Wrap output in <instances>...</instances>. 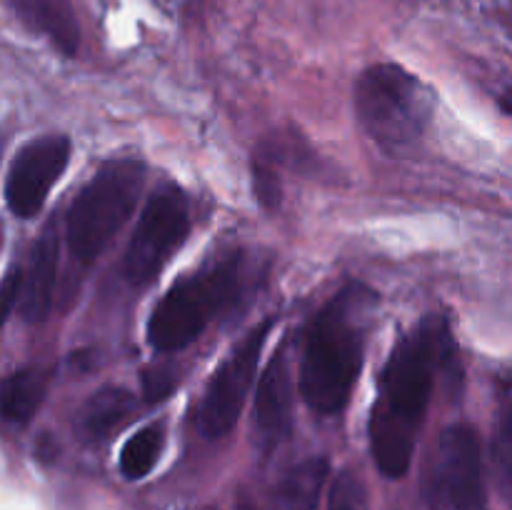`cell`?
I'll return each mask as SVG.
<instances>
[{"mask_svg": "<svg viewBox=\"0 0 512 510\" xmlns=\"http://www.w3.org/2000/svg\"><path fill=\"white\" fill-rule=\"evenodd\" d=\"M135 395L123 385H105L95 390L75 415V435L85 443H98L105 440L115 428L125 425L133 415Z\"/></svg>", "mask_w": 512, "mask_h": 510, "instance_id": "13", "label": "cell"}, {"mask_svg": "<svg viewBox=\"0 0 512 510\" xmlns=\"http://www.w3.org/2000/svg\"><path fill=\"white\" fill-rule=\"evenodd\" d=\"M190 200L175 183H163L150 193L138 225L123 255V278L135 288L150 285L170 263L175 250L188 240Z\"/></svg>", "mask_w": 512, "mask_h": 510, "instance_id": "6", "label": "cell"}, {"mask_svg": "<svg viewBox=\"0 0 512 510\" xmlns=\"http://www.w3.org/2000/svg\"><path fill=\"white\" fill-rule=\"evenodd\" d=\"M328 478L330 460L325 455L300 460L280 478L275 488V505L278 510H320Z\"/></svg>", "mask_w": 512, "mask_h": 510, "instance_id": "14", "label": "cell"}, {"mask_svg": "<svg viewBox=\"0 0 512 510\" xmlns=\"http://www.w3.org/2000/svg\"><path fill=\"white\" fill-rule=\"evenodd\" d=\"M70 140L65 135H38L15 150L5 175V203L20 220L40 213L48 195L70 165Z\"/></svg>", "mask_w": 512, "mask_h": 510, "instance_id": "9", "label": "cell"}, {"mask_svg": "<svg viewBox=\"0 0 512 510\" xmlns=\"http://www.w3.org/2000/svg\"><path fill=\"white\" fill-rule=\"evenodd\" d=\"M273 330V320L255 325L238 345L228 353V358L218 365L213 378L208 380L203 400L198 405V430L205 440L225 438L238 423L243 405L248 400L253 380L260 368V355Z\"/></svg>", "mask_w": 512, "mask_h": 510, "instance_id": "7", "label": "cell"}, {"mask_svg": "<svg viewBox=\"0 0 512 510\" xmlns=\"http://www.w3.org/2000/svg\"><path fill=\"white\" fill-rule=\"evenodd\" d=\"M143 183L145 165L138 158H113L95 170L65 220V240L75 260L90 265L108 250L133 215Z\"/></svg>", "mask_w": 512, "mask_h": 510, "instance_id": "5", "label": "cell"}, {"mask_svg": "<svg viewBox=\"0 0 512 510\" xmlns=\"http://www.w3.org/2000/svg\"><path fill=\"white\" fill-rule=\"evenodd\" d=\"M368 495L353 470H340L328 490V510H365Z\"/></svg>", "mask_w": 512, "mask_h": 510, "instance_id": "18", "label": "cell"}, {"mask_svg": "<svg viewBox=\"0 0 512 510\" xmlns=\"http://www.w3.org/2000/svg\"><path fill=\"white\" fill-rule=\"evenodd\" d=\"M453 363L455 338L443 315L415 323L390 350L368 425L370 453L385 478L408 475L435 385Z\"/></svg>", "mask_w": 512, "mask_h": 510, "instance_id": "1", "label": "cell"}, {"mask_svg": "<svg viewBox=\"0 0 512 510\" xmlns=\"http://www.w3.org/2000/svg\"><path fill=\"white\" fill-rule=\"evenodd\" d=\"M378 293L348 283L315 313L305 330L298 388L318 415H335L353 398L373 330Z\"/></svg>", "mask_w": 512, "mask_h": 510, "instance_id": "2", "label": "cell"}, {"mask_svg": "<svg viewBox=\"0 0 512 510\" xmlns=\"http://www.w3.org/2000/svg\"><path fill=\"white\" fill-rule=\"evenodd\" d=\"M430 485L443 510H488L483 443L473 425L453 423L440 433Z\"/></svg>", "mask_w": 512, "mask_h": 510, "instance_id": "8", "label": "cell"}, {"mask_svg": "<svg viewBox=\"0 0 512 510\" xmlns=\"http://www.w3.org/2000/svg\"><path fill=\"white\" fill-rule=\"evenodd\" d=\"M433 110L435 98L430 88L403 65H370L355 83L358 123L388 155L415 148L428 133Z\"/></svg>", "mask_w": 512, "mask_h": 510, "instance_id": "3", "label": "cell"}, {"mask_svg": "<svg viewBox=\"0 0 512 510\" xmlns=\"http://www.w3.org/2000/svg\"><path fill=\"white\" fill-rule=\"evenodd\" d=\"M243 288V258L238 253L215 260L173 285L148 320V343L158 353L188 348L220 313L235 305Z\"/></svg>", "mask_w": 512, "mask_h": 510, "instance_id": "4", "label": "cell"}, {"mask_svg": "<svg viewBox=\"0 0 512 510\" xmlns=\"http://www.w3.org/2000/svg\"><path fill=\"white\" fill-rule=\"evenodd\" d=\"M50 378H53V370L45 368V365H25V368H18L3 380L0 410H3L5 423H30L40 405H43Z\"/></svg>", "mask_w": 512, "mask_h": 510, "instance_id": "15", "label": "cell"}, {"mask_svg": "<svg viewBox=\"0 0 512 510\" xmlns=\"http://www.w3.org/2000/svg\"><path fill=\"white\" fill-rule=\"evenodd\" d=\"M55 283H58V233L50 225L33 243L28 263L23 268L18 310L25 323H40V320L48 318Z\"/></svg>", "mask_w": 512, "mask_h": 510, "instance_id": "11", "label": "cell"}, {"mask_svg": "<svg viewBox=\"0 0 512 510\" xmlns=\"http://www.w3.org/2000/svg\"><path fill=\"white\" fill-rule=\"evenodd\" d=\"M293 403L288 350L278 348L265 365L253 408L255 435L265 450H273L275 445L283 443L293 430Z\"/></svg>", "mask_w": 512, "mask_h": 510, "instance_id": "10", "label": "cell"}, {"mask_svg": "<svg viewBox=\"0 0 512 510\" xmlns=\"http://www.w3.org/2000/svg\"><path fill=\"white\" fill-rule=\"evenodd\" d=\"M210 510H213V508H210Z\"/></svg>", "mask_w": 512, "mask_h": 510, "instance_id": "23", "label": "cell"}, {"mask_svg": "<svg viewBox=\"0 0 512 510\" xmlns=\"http://www.w3.org/2000/svg\"><path fill=\"white\" fill-rule=\"evenodd\" d=\"M253 188L258 195V203L263 208L275 210L283 203V185H280L278 168L268 160V155L260 153L253 160Z\"/></svg>", "mask_w": 512, "mask_h": 510, "instance_id": "19", "label": "cell"}, {"mask_svg": "<svg viewBox=\"0 0 512 510\" xmlns=\"http://www.w3.org/2000/svg\"><path fill=\"white\" fill-rule=\"evenodd\" d=\"M18 18L43 35L60 55L73 58L80 45V25L70 0H13Z\"/></svg>", "mask_w": 512, "mask_h": 510, "instance_id": "12", "label": "cell"}, {"mask_svg": "<svg viewBox=\"0 0 512 510\" xmlns=\"http://www.w3.org/2000/svg\"><path fill=\"white\" fill-rule=\"evenodd\" d=\"M20 280H23V268H10L3 278V288H0V295H3V320H8L13 315V308L20 300Z\"/></svg>", "mask_w": 512, "mask_h": 510, "instance_id": "21", "label": "cell"}, {"mask_svg": "<svg viewBox=\"0 0 512 510\" xmlns=\"http://www.w3.org/2000/svg\"><path fill=\"white\" fill-rule=\"evenodd\" d=\"M495 458L512 478V380L503 383L498 393V410H495Z\"/></svg>", "mask_w": 512, "mask_h": 510, "instance_id": "17", "label": "cell"}, {"mask_svg": "<svg viewBox=\"0 0 512 510\" xmlns=\"http://www.w3.org/2000/svg\"><path fill=\"white\" fill-rule=\"evenodd\" d=\"M175 385H178V373L173 368L158 365V368L145 370L143 373V395L148 403H158V400L170 398Z\"/></svg>", "mask_w": 512, "mask_h": 510, "instance_id": "20", "label": "cell"}, {"mask_svg": "<svg viewBox=\"0 0 512 510\" xmlns=\"http://www.w3.org/2000/svg\"><path fill=\"white\" fill-rule=\"evenodd\" d=\"M235 510H260V508H258V505H255L250 498H245V495H240L238 503H235Z\"/></svg>", "mask_w": 512, "mask_h": 510, "instance_id": "22", "label": "cell"}, {"mask_svg": "<svg viewBox=\"0 0 512 510\" xmlns=\"http://www.w3.org/2000/svg\"><path fill=\"white\" fill-rule=\"evenodd\" d=\"M165 448V423L155 420V423L143 425L138 433L130 435L125 440L123 450H120L118 468L125 480H143L153 473L158 465L160 455Z\"/></svg>", "mask_w": 512, "mask_h": 510, "instance_id": "16", "label": "cell"}]
</instances>
